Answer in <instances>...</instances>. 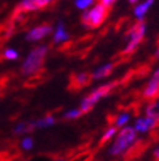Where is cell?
<instances>
[{
	"label": "cell",
	"mask_w": 159,
	"mask_h": 161,
	"mask_svg": "<svg viewBox=\"0 0 159 161\" xmlns=\"http://www.w3.org/2000/svg\"><path fill=\"white\" fill-rule=\"evenodd\" d=\"M47 51H49V47L44 45L34 47V49L28 54L26 59L23 60L22 66H21V74L23 76H30V75L38 74L43 67Z\"/></svg>",
	"instance_id": "cell-1"
},
{
	"label": "cell",
	"mask_w": 159,
	"mask_h": 161,
	"mask_svg": "<svg viewBox=\"0 0 159 161\" xmlns=\"http://www.w3.org/2000/svg\"><path fill=\"white\" fill-rule=\"evenodd\" d=\"M116 89H117V80H115V81H111V83H108V84H105V85L99 86L98 89L93 91V92L81 102V111H82V114H86L87 111H90V110L93 109V106H94L100 98H103V97H106V96L111 94L112 92H115Z\"/></svg>",
	"instance_id": "cell-2"
},
{
	"label": "cell",
	"mask_w": 159,
	"mask_h": 161,
	"mask_svg": "<svg viewBox=\"0 0 159 161\" xmlns=\"http://www.w3.org/2000/svg\"><path fill=\"white\" fill-rule=\"evenodd\" d=\"M128 34H129V42H128V45H126L125 49L120 53V55L124 56V58H126V59L131 58V55L134 53V50L137 49V46L141 43L142 38H144L145 22L142 20H140L136 24H133V25L131 26V29H129V31H128Z\"/></svg>",
	"instance_id": "cell-3"
},
{
	"label": "cell",
	"mask_w": 159,
	"mask_h": 161,
	"mask_svg": "<svg viewBox=\"0 0 159 161\" xmlns=\"http://www.w3.org/2000/svg\"><path fill=\"white\" fill-rule=\"evenodd\" d=\"M97 41H98L97 36L87 34V36H84L81 38H78L77 41H73V42H69L68 45H64L65 47L63 50H65L70 55H77V56L84 58V56L90 51V49L95 45Z\"/></svg>",
	"instance_id": "cell-4"
},
{
	"label": "cell",
	"mask_w": 159,
	"mask_h": 161,
	"mask_svg": "<svg viewBox=\"0 0 159 161\" xmlns=\"http://www.w3.org/2000/svg\"><path fill=\"white\" fill-rule=\"evenodd\" d=\"M108 13H110L108 8L99 3L89 12H85L81 17V21L86 28H90V29L98 28L99 25H102V24L106 21Z\"/></svg>",
	"instance_id": "cell-5"
},
{
	"label": "cell",
	"mask_w": 159,
	"mask_h": 161,
	"mask_svg": "<svg viewBox=\"0 0 159 161\" xmlns=\"http://www.w3.org/2000/svg\"><path fill=\"white\" fill-rule=\"evenodd\" d=\"M134 139H136V130L132 127H124L123 130L119 132L115 143L112 144V147H111L110 153L112 156L121 155L126 148L134 143Z\"/></svg>",
	"instance_id": "cell-6"
},
{
	"label": "cell",
	"mask_w": 159,
	"mask_h": 161,
	"mask_svg": "<svg viewBox=\"0 0 159 161\" xmlns=\"http://www.w3.org/2000/svg\"><path fill=\"white\" fill-rule=\"evenodd\" d=\"M93 80V75L89 72H81V74H72L69 77V84H68V89L76 92L80 91L82 88L90 85Z\"/></svg>",
	"instance_id": "cell-7"
},
{
	"label": "cell",
	"mask_w": 159,
	"mask_h": 161,
	"mask_svg": "<svg viewBox=\"0 0 159 161\" xmlns=\"http://www.w3.org/2000/svg\"><path fill=\"white\" fill-rule=\"evenodd\" d=\"M49 4H50V2H47V0H23L14 9V16L23 14L26 12L43 9V8H46Z\"/></svg>",
	"instance_id": "cell-8"
},
{
	"label": "cell",
	"mask_w": 159,
	"mask_h": 161,
	"mask_svg": "<svg viewBox=\"0 0 159 161\" xmlns=\"http://www.w3.org/2000/svg\"><path fill=\"white\" fill-rule=\"evenodd\" d=\"M149 146H150V140H146V139H141V140L134 142L131 146L129 151H126V153L124 155L123 161H133V160L138 158L149 148Z\"/></svg>",
	"instance_id": "cell-9"
},
{
	"label": "cell",
	"mask_w": 159,
	"mask_h": 161,
	"mask_svg": "<svg viewBox=\"0 0 159 161\" xmlns=\"http://www.w3.org/2000/svg\"><path fill=\"white\" fill-rule=\"evenodd\" d=\"M141 96H142V100H155L159 96V69L155 71V74L153 75L150 83L145 86Z\"/></svg>",
	"instance_id": "cell-10"
},
{
	"label": "cell",
	"mask_w": 159,
	"mask_h": 161,
	"mask_svg": "<svg viewBox=\"0 0 159 161\" xmlns=\"http://www.w3.org/2000/svg\"><path fill=\"white\" fill-rule=\"evenodd\" d=\"M51 31H52V26L49 25V24L35 26V28L30 29V30L28 31V34H26V41H30V42L39 41V39L44 38L46 36H49Z\"/></svg>",
	"instance_id": "cell-11"
},
{
	"label": "cell",
	"mask_w": 159,
	"mask_h": 161,
	"mask_svg": "<svg viewBox=\"0 0 159 161\" xmlns=\"http://www.w3.org/2000/svg\"><path fill=\"white\" fill-rule=\"evenodd\" d=\"M155 126H156V123L154 122L153 119H150V118H140V119H137L136 128H134V130L144 132V131L150 130V128H154Z\"/></svg>",
	"instance_id": "cell-12"
},
{
	"label": "cell",
	"mask_w": 159,
	"mask_h": 161,
	"mask_svg": "<svg viewBox=\"0 0 159 161\" xmlns=\"http://www.w3.org/2000/svg\"><path fill=\"white\" fill-rule=\"evenodd\" d=\"M146 114H147V118L153 119L156 125H159V102L158 101L151 102L146 108Z\"/></svg>",
	"instance_id": "cell-13"
},
{
	"label": "cell",
	"mask_w": 159,
	"mask_h": 161,
	"mask_svg": "<svg viewBox=\"0 0 159 161\" xmlns=\"http://www.w3.org/2000/svg\"><path fill=\"white\" fill-rule=\"evenodd\" d=\"M69 38V34L67 33V30L64 29V25L63 22L58 24V28L56 31H55V36H54V43H60V42H64Z\"/></svg>",
	"instance_id": "cell-14"
},
{
	"label": "cell",
	"mask_w": 159,
	"mask_h": 161,
	"mask_svg": "<svg viewBox=\"0 0 159 161\" xmlns=\"http://www.w3.org/2000/svg\"><path fill=\"white\" fill-rule=\"evenodd\" d=\"M56 120H55V117L49 114V115H46L44 118H41V119H38L35 120V122H31V126H33V128H43V127H49V126H52Z\"/></svg>",
	"instance_id": "cell-15"
},
{
	"label": "cell",
	"mask_w": 159,
	"mask_h": 161,
	"mask_svg": "<svg viewBox=\"0 0 159 161\" xmlns=\"http://www.w3.org/2000/svg\"><path fill=\"white\" fill-rule=\"evenodd\" d=\"M114 67H115L114 63H110V64H106V66L100 67L99 69H97V71H95L94 74H93V79H102V77L108 76L111 72H112Z\"/></svg>",
	"instance_id": "cell-16"
},
{
	"label": "cell",
	"mask_w": 159,
	"mask_h": 161,
	"mask_svg": "<svg viewBox=\"0 0 159 161\" xmlns=\"http://www.w3.org/2000/svg\"><path fill=\"white\" fill-rule=\"evenodd\" d=\"M151 4H153L151 0H149V2H145L144 4H138L136 8H134V14H136L137 17L141 20L142 17H144V14L147 12L149 8L151 7Z\"/></svg>",
	"instance_id": "cell-17"
},
{
	"label": "cell",
	"mask_w": 159,
	"mask_h": 161,
	"mask_svg": "<svg viewBox=\"0 0 159 161\" xmlns=\"http://www.w3.org/2000/svg\"><path fill=\"white\" fill-rule=\"evenodd\" d=\"M93 156H94V152L86 149V151H82V152H80V153H77L74 157H72L69 161H91Z\"/></svg>",
	"instance_id": "cell-18"
},
{
	"label": "cell",
	"mask_w": 159,
	"mask_h": 161,
	"mask_svg": "<svg viewBox=\"0 0 159 161\" xmlns=\"http://www.w3.org/2000/svg\"><path fill=\"white\" fill-rule=\"evenodd\" d=\"M28 131H33V126H31V123H26V122H21L18 123L17 126L14 127L13 132L16 135H21V134H25Z\"/></svg>",
	"instance_id": "cell-19"
},
{
	"label": "cell",
	"mask_w": 159,
	"mask_h": 161,
	"mask_svg": "<svg viewBox=\"0 0 159 161\" xmlns=\"http://www.w3.org/2000/svg\"><path fill=\"white\" fill-rule=\"evenodd\" d=\"M115 132H116V127H110L108 130L105 132V135L102 136V139H100V142H99V144H98V149H100L103 146H105V144L114 136Z\"/></svg>",
	"instance_id": "cell-20"
},
{
	"label": "cell",
	"mask_w": 159,
	"mask_h": 161,
	"mask_svg": "<svg viewBox=\"0 0 159 161\" xmlns=\"http://www.w3.org/2000/svg\"><path fill=\"white\" fill-rule=\"evenodd\" d=\"M82 115V111L81 110H78V109H72V110H69L67 111L65 114H64V118L65 119H77Z\"/></svg>",
	"instance_id": "cell-21"
},
{
	"label": "cell",
	"mask_w": 159,
	"mask_h": 161,
	"mask_svg": "<svg viewBox=\"0 0 159 161\" xmlns=\"http://www.w3.org/2000/svg\"><path fill=\"white\" fill-rule=\"evenodd\" d=\"M34 147V142H33V139L31 138H23L22 140H21V148L22 149H25V151H30L31 148Z\"/></svg>",
	"instance_id": "cell-22"
},
{
	"label": "cell",
	"mask_w": 159,
	"mask_h": 161,
	"mask_svg": "<svg viewBox=\"0 0 159 161\" xmlns=\"http://www.w3.org/2000/svg\"><path fill=\"white\" fill-rule=\"evenodd\" d=\"M3 56L8 60H16L18 58V53L16 50H13V49H7L4 51V54H3Z\"/></svg>",
	"instance_id": "cell-23"
},
{
	"label": "cell",
	"mask_w": 159,
	"mask_h": 161,
	"mask_svg": "<svg viewBox=\"0 0 159 161\" xmlns=\"http://www.w3.org/2000/svg\"><path fill=\"white\" fill-rule=\"evenodd\" d=\"M129 118H131V114H121V115H119L117 117V119H116V127H121V126H124L126 122L129 120Z\"/></svg>",
	"instance_id": "cell-24"
},
{
	"label": "cell",
	"mask_w": 159,
	"mask_h": 161,
	"mask_svg": "<svg viewBox=\"0 0 159 161\" xmlns=\"http://www.w3.org/2000/svg\"><path fill=\"white\" fill-rule=\"evenodd\" d=\"M77 8H81V9H84V8H87L90 4H93L91 0H77V2L74 3Z\"/></svg>",
	"instance_id": "cell-25"
},
{
	"label": "cell",
	"mask_w": 159,
	"mask_h": 161,
	"mask_svg": "<svg viewBox=\"0 0 159 161\" xmlns=\"http://www.w3.org/2000/svg\"><path fill=\"white\" fill-rule=\"evenodd\" d=\"M114 3H115V2H112V0H110V2H108V0H103V2H100V4H103V5L107 7V8H111Z\"/></svg>",
	"instance_id": "cell-26"
},
{
	"label": "cell",
	"mask_w": 159,
	"mask_h": 161,
	"mask_svg": "<svg viewBox=\"0 0 159 161\" xmlns=\"http://www.w3.org/2000/svg\"><path fill=\"white\" fill-rule=\"evenodd\" d=\"M153 158H154V161H159V149L154 151V153H153Z\"/></svg>",
	"instance_id": "cell-27"
},
{
	"label": "cell",
	"mask_w": 159,
	"mask_h": 161,
	"mask_svg": "<svg viewBox=\"0 0 159 161\" xmlns=\"http://www.w3.org/2000/svg\"><path fill=\"white\" fill-rule=\"evenodd\" d=\"M156 59H159V45H158V50H156V53H155V55H154V58H153V60L155 62Z\"/></svg>",
	"instance_id": "cell-28"
},
{
	"label": "cell",
	"mask_w": 159,
	"mask_h": 161,
	"mask_svg": "<svg viewBox=\"0 0 159 161\" xmlns=\"http://www.w3.org/2000/svg\"><path fill=\"white\" fill-rule=\"evenodd\" d=\"M56 161H64V160H61V158H60V160H56Z\"/></svg>",
	"instance_id": "cell-29"
}]
</instances>
